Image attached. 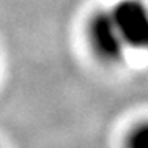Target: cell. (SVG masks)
I'll return each mask as SVG.
<instances>
[{
  "instance_id": "277c9868",
  "label": "cell",
  "mask_w": 148,
  "mask_h": 148,
  "mask_svg": "<svg viewBox=\"0 0 148 148\" xmlns=\"http://www.w3.org/2000/svg\"><path fill=\"white\" fill-rule=\"evenodd\" d=\"M147 6H148V3H147Z\"/></svg>"
},
{
  "instance_id": "3957f363",
  "label": "cell",
  "mask_w": 148,
  "mask_h": 148,
  "mask_svg": "<svg viewBox=\"0 0 148 148\" xmlns=\"http://www.w3.org/2000/svg\"><path fill=\"white\" fill-rule=\"evenodd\" d=\"M125 148H148V121H142L128 132Z\"/></svg>"
},
{
  "instance_id": "6da1fadb",
  "label": "cell",
  "mask_w": 148,
  "mask_h": 148,
  "mask_svg": "<svg viewBox=\"0 0 148 148\" xmlns=\"http://www.w3.org/2000/svg\"><path fill=\"white\" fill-rule=\"evenodd\" d=\"M87 38L93 54L104 63H118L128 49L110 11H99L90 17Z\"/></svg>"
},
{
  "instance_id": "7a4b0ae2",
  "label": "cell",
  "mask_w": 148,
  "mask_h": 148,
  "mask_svg": "<svg viewBox=\"0 0 148 148\" xmlns=\"http://www.w3.org/2000/svg\"><path fill=\"white\" fill-rule=\"evenodd\" d=\"M126 47L148 52V6L143 0H121L110 10Z\"/></svg>"
}]
</instances>
